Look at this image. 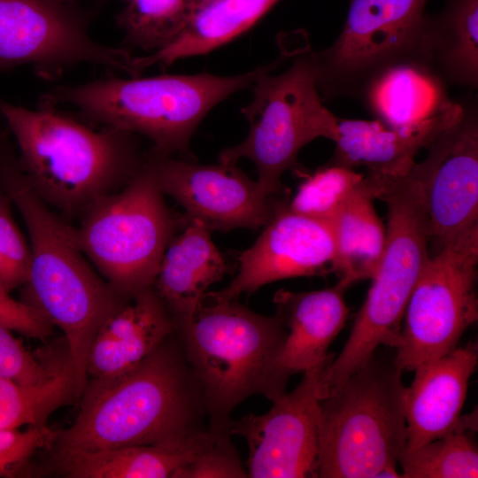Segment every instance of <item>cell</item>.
I'll list each match as a JSON object with an SVG mask.
<instances>
[{"label":"cell","instance_id":"5","mask_svg":"<svg viewBox=\"0 0 478 478\" xmlns=\"http://www.w3.org/2000/svg\"><path fill=\"white\" fill-rule=\"evenodd\" d=\"M368 189L388 206L384 250L343 350L320 376V398L367 362L378 346H400L405 308L430 256L425 179L419 163L403 176H371Z\"/></svg>","mask_w":478,"mask_h":478},{"label":"cell","instance_id":"1","mask_svg":"<svg viewBox=\"0 0 478 478\" xmlns=\"http://www.w3.org/2000/svg\"><path fill=\"white\" fill-rule=\"evenodd\" d=\"M173 334L131 369L87 381L75 420L50 448L54 457L165 443L203 428V396Z\"/></svg>","mask_w":478,"mask_h":478},{"label":"cell","instance_id":"14","mask_svg":"<svg viewBox=\"0 0 478 478\" xmlns=\"http://www.w3.org/2000/svg\"><path fill=\"white\" fill-rule=\"evenodd\" d=\"M147 156L164 195L185 210V222L199 220L210 231L258 229L275 213L279 204L235 164L199 165L153 150Z\"/></svg>","mask_w":478,"mask_h":478},{"label":"cell","instance_id":"3","mask_svg":"<svg viewBox=\"0 0 478 478\" xmlns=\"http://www.w3.org/2000/svg\"><path fill=\"white\" fill-rule=\"evenodd\" d=\"M0 189L19 211L31 251L21 301L70 341L93 335L122 303L83 252L76 227L34 191L7 132L0 131Z\"/></svg>","mask_w":478,"mask_h":478},{"label":"cell","instance_id":"26","mask_svg":"<svg viewBox=\"0 0 478 478\" xmlns=\"http://www.w3.org/2000/svg\"><path fill=\"white\" fill-rule=\"evenodd\" d=\"M329 222L335 243L332 272L338 277L337 283L348 289L371 279L384 250L386 227L362 182Z\"/></svg>","mask_w":478,"mask_h":478},{"label":"cell","instance_id":"10","mask_svg":"<svg viewBox=\"0 0 478 478\" xmlns=\"http://www.w3.org/2000/svg\"><path fill=\"white\" fill-rule=\"evenodd\" d=\"M477 264L478 223L430 254L405 308L394 358L401 371L450 353L476 322Z\"/></svg>","mask_w":478,"mask_h":478},{"label":"cell","instance_id":"31","mask_svg":"<svg viewBox=\"0 0 478 478\" xmlns=\"http://www.w3.org/2000/svg\"><path fill=\"white\" fill-rule=\"evenodd\" d=\"M12 201L0 189V288L11 293L29 274L31 251L12 212Z\"/></svg>","mask_w":478,"mask_h":478},{"label":"cell","instance_id":"22","mask_svg":"<svg viewBox=\"0 0 478 478\" xmlns=\"http://www.w3.org/2000/svg\"><path fill=\"white\" fill-rule=\"evenodd\" d=\"M219 431L203 428L165 443L76 451L54 459L59 472L73 478H173Z\"/></svg>","mask_w":478,"mask_h":478},{"label":"cell","instance_id":"19","mask_svg":"<svg viewBox=\"0 0 478 478\" xmlns=\"http://www.w3.org/2000/svg\"><path fill=\"white\" fill-rule=\"evenodd\" d=\"M345 288L292 292L279 289L274 296L276 313L287 328L277 358V368L287 380L308 370L325 369L335 356L328 350L343 328L349 316Z\"/></svg>","mask_w":478,"mask_h":478},{"label":"cell","instance_id":"16","mask_svg":"<svg viewBox=\"0 0 478 478\" xmlns=\"http://www.w3.org/2000/svg\"><path fill=\"white\" fill-rule=\"evenodd\" d=\"M334 235L329 221L301 215L279 204L254 244L238 256L239 271L206 298L236 299L273 281L332 272Z\"/></svg>","mask_w":478,"mask_h":478},{"label":"cell","instance_id":"11","mask_svg":"<svg viewBox=\"0 0 478 478\" xmlns=\"http://www.w3.org/2000/svg\"><path fill=\"white\" fill-rule=\"evenodd\" d=\"M428 0H351L344 26L331 46L313 52L323 98H359L385 67L422 59Z\"/></svg>","mask_w":478,"mask_h":478},{"label":"cell","instance_id":"29","mask_svg":"<svg viewBox=\"0 0 478 478\" xmlns=\"http://www.w3.org/2000/svg\"><path fill=\"white\" fill-rule=\"evenodd\" d=\"M472 433H451L405 451L399 460L401 477H478V447Z\"/></svg>","mask_w":478,"mask_h":478},{"label":"cell","instance_id":"24","mask_svg":"<svg viewBox=\"0 0 478 478\" xmlns=\"http://www.w3.org/2000/svg\"><path fill=\"white\" fill-rule=\"evenodd\" d=\"M278 0H212L193 12L180 34L164 48L133 56V76L154 65L206 54L227 43L251 27Z\"/></svg>","mask_w":478,"mask_h":478},{"label":"cell","instance_id":"32","mask_svg":"<svg viewBox=\"0 0 478 478\" xmlns=\"http://www.w3.org/2000/svg\"><path fill=\"white\" fill-rule=\"evenodd\" d=\"M228 430L219 431L212 443L192 461L180 468L173 478H245L239 455Z\"/></svg>","mask_w":478,"mask_h":478},{"label":"cell","instance_id":"34","mask_svg":"<svg viewBox=\"0 0 478 478\" xmlns=\"http://www.w3.org/2000/svg\"><path fill=\"white\" fill-rule=\"evenodd\" d=\"M52 358H37L0 324V376L24 385L44 381L51 373Z\"/></svg>","mask_w":478,"mask_h":478},{"label":"cell","instance_id":"25","mask_svg":"<svg viewBox=\"0 0 478 478\" xmlns=\"http://www.w3.org/2000/svg\"><path fill=\"white\" fill-rule=\"evenodd\" d=\"M422 50L447 85L477 88L478 0H450L443 12L426 17Z\"/></svg>","mask_w":478,"mask_h":478},{"label":"cell","instance_id":"33","mask_svg":"<svg viewBox=\"0 0 478 478\" xmlns=\"http://www.w3.org/2000/svg\"><path fill=\"white\" fill-rule=\"evenodd\" d=\"M58 431L46 425L25 431L0 428V477H12L42 449L51 448Z\"/></svg>","mask_w":478,"mask_h":478},{"label":"cell","instance_id":"30","mask_svg":"<svg viewBox=\"0 0 478 478\" xmlns=\"http://www.w3.org/2000/svg\"><path fill=\"white\" fill-rule=\"evenodd\" d=\"M364 176L353 169L328 163L299 185L287 207L301 215L330 221L360 186Z\"/></svg>","mask_w":478,"mask_h":478},{"label":"cell","instance_id":"15","mask_svg":"<svg viewBox=\"0 0 478 478\" xmlns=\"http://www.w3.org/2000/svg\"><path fill=\"white\" fill-rule=\"evenodd\" d=\"M460 118L427 148L420 162L430 254L478 223V111L464 103Z\"/></svg>","mask_w":478,"mask_h":478},{"label":"cell","instance_id":"37","mask_svg":"<svg viewBox=\"0 0 478 478\" xmlns=\"http://www.w3.org/2000/svg\"><path fill=\"white\" fill-rule=\"evenodd\" d=\"M54 1L66 4V3H70V2H73V1H79V0H54Z\"/></svg>","mask_w":478,"mask_h":478},{"label":"cell","instance_id":"35","mask_svg":"<svg viewBox=\"0 0 478 478\" xmlns=\"http://www.w3.org/2000/svg\"><path fill=\"white\" fill-rule=\"evenodd\" d=\"M0 324L31 338H46L52 325L33 307L18 301L0 288Z\"/></svg>","mask_w":478,"mask_h":478},{"label":"cell","instance_id":"8","mask_svg":"<svg viewBox=\"0 0 478 478\" xmlns=\"http://www.w3.org/2000/svg\"><path fill=\"white\" fill-rule=\"evenodd\" d=\"M81 218L80 245L120 296L129 300L153 286L178 221L147 155L122 188L96 199Z\"/></svg>","mask_w":478,"mask_h":478},{"label":"cell","instance_id":"36","mask_svg":"<svg viewBox=\"0 0 478 478\" xmlns=\"http://www.w3.org/2000/svg\"><path fill=\"white\" fill-rule=\"evenodd\" d=\"M195 6H196V9H197L198 7H200L201 5H203L204 4L209 2V1H212V0H192Z\"/></svg>","mask_w":478,"mask_h":478},{"label":"cell","instance_id":"23","mask_svg":"<svg viewBox=\"0 0 478 478\" xmlns=\"http://www.w3.org/2000/svg\"><path fill=\"white\" fill-rule=\"evenodd\" d=\"M358 99L375 120L392 127L422 124L456 103L441 76L418 58L382 69L366 84Z\"/></svg>","mask_w":478,"mask_h":478},{"label":"cell","instance_id":"4","mask_svg":"<svg viewBox=\"0 0 478 478\" xmlns=\"http://www.w3.org/2000/svg\"><path fill=\"white\" fill-rule=\"evenodd\" d=\"M229 76L202 73L107 78L58 86L41 96L40 105H68L105 127L141 134L151 150L188 158L189 141L206 114L229 96L252 86L281 60Z\"/></svg>","mask_w":478,"mask_h":478},{"label":"cell","instance_id":"9","mask_svg":"<svg viewBox=\"0 0 478 478\" xmlns=\"http://www.w3.org/2000/svg\"><path fill=\"white\" fill-rule=\"evenodd\" d=\"M273 70L254 82L253 98L241 109L250 123L248 135L219 155L221 163L251 160L257 182L272 197L281 190V175L295 166L304 146L319 137L335 141L338 120L322 104L313 51L303 50L278 74Z\"/></svg>","mask_w":478,"mask_h":478},{"label":"cell","instance_id":"28","mask_svg":"<svg viewBox=\"0 0 478 478\" xmlns=\"http://www.w3.org/2000/svg\"><path fill=\"white\" fill-rule=\"evenodd\" d=\"M195 11L192 0H130L117 24L127 46L151 53L169 44Z\"/></svg>","mask_w":478,"mask_h":478},{"label":"cell","instance_id":"2","mask_svg":"<svg viewBox=\"0 0 478 478\" xmlns=\"http://www.w3.org/2000/svg\"><path fill=\"white\" fill-rule=\"evenodd\" d=\"M0 113L16 141L28 183L66 217H81L96 199L122 188L145 158L134 134L105 127L94 130L55 107L31 110L0 97Z\"/></svg>","mask_w":478,"mask_h":478},{"label":"cell","instance_id":"13","mask_svg":"<svg viewBox=\"0 0 478 478\" xmlns=\"http://www.w3.org/2000/svg\"><path fill=\"white\" fill-rule=\"evenodd\" d=\"M320 370H308L298 385L274 401L266 413L230 421L229 433L249 448L247 477H318Z\"/></svg>","mask_w":478,"mask_h":478},{"label":"cell","instance_id":"17","mask_svg":"<svg viewBox=\"0 0 478 478\" xmlns=\"http://www.w3.org/2000/svg\"><path fill=\"white\" fill-rule=\"evenodd\" d=\"M478 363L477 342L417 366L405 389L407 443L411 451L455 432L477 430V412L461 415L468 382Z\"/></svg>","mask_w":478,"mask_h":478},{"label":"cell","instance_id":"18","mask_svg":"<svg viewBox=\"0 0 478 478\" xmlns=\"http://www.w3.org/2000/svg\"><path fill=\"white\" fill-rule=\"evenodd\" d=\"M456 102L440 115L422 124L389 127L378 120H337L335 149L328 164L353 169L364 166L368 174L399 177L410 172L419 152L428 148L462 115Z\"/></svg>","mask_w":478,"mask_h":478},{"label":"cell","instance_id":"27","mask_svg":"<svg viewBox=\"0 0 478 478\" xmlns=\"http://www.w3.org/2000/svg\"><path fill=\"white\" fill-rule=\"evenodd\" d=\"M79 397L71 358H52L48 378L24 385L0 376V428L44 426L50 415Z\"/></svg>","mask_w":478,"mask_h":478},{"label":"cell","instance_id":"20","mask_svg":"<svg viewBox=\"0 0 478 478\" xmlns=\"http://www.w3.org/2000/svg\"><path fill=\"white\" fill-rule=\"evenodd\" d=\"M174 332L153 287L127 301L98 330L88 357L87 376L116 375L138 365Z\"/></svg>","mask_w":478,"mask_h":478},{"label":"cell","instance_id":"12","mask_svg":"<svg viewBox=\"0 0 478 478\" xmlns=\"http://www.w3.org/2000/svg\"><path fill=\"white\" fill-rule=\"evenodd\" d=\"M133 55L89 36L85 22L54 0H0V73L29 65L45 78L79 64L132 75Z\"/></svg>","mask_w":478,"mask_h":478},{"label":"cell","instance_id":"6","mask_svg":"<svg viewBox=\"0 0 478 478\" xmlns=\"http://www.w3.org/2000/svg\"><path fill=\"white\" fill-rule=\"evenodd\" d=\"M192 320L174 331L199 385L210 428L228 430L233 410L247 397L274 402L288 381L277 368L287 328L275 313L264 316L236 299L204 297Z\"/></svg>","mask_w":478,"mask_h":478},{"label":"cell","instance_id":"7","mask_svg":"<svg viewBox=\"0 0 478 478\" xmlns=\"http://www.w3.org/2000/svg\"><path fill=\"white\" fill-rule=\"evenodd\" d=\"M394 358L375 354L320 400V478L401 477L405 389Z\"/></svg>","mask_w":478,"mask_h":478},{"label":"cell","instance_id":"21","mask_svg":"<svg viewBox=\"0 0 478 478\" xmlns=\"http://www.w3.org/2000/svg\"><path fill=\"white\" fill-rule=\"evenodd\" d=\"M181 234L169 242L153 283L174 325L189 323L202 305L207 289L220 281L227 265L199 220H188Z\"/></svg>","mask_w":478,"mask_h":478}]
</instances>
